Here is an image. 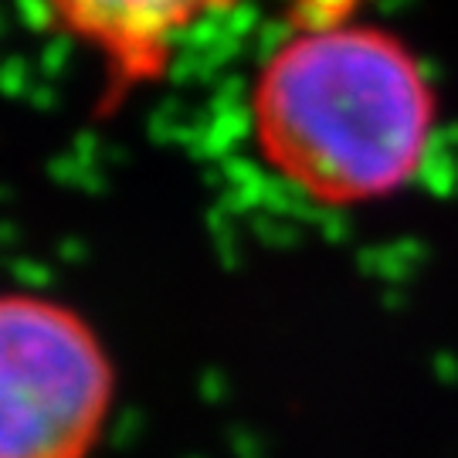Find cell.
<instances>
[{
	"label": "cell",
	"mask_w": 458,
	"mask_h": 458,
	"mask_svg": "<svg viewBox=\"0 0 458 458\" xmlns=\"http://www.w3.org/2000/svg\"><path fill=\"white\" fill-rule=\"evenodd\" d=\"M109 408V363L48 299L0 293V458H82Z\"/></svg>",
	"instance_id": "2"
},
{
	"label": "cell",
	"mask_w": 458,
	"mask_h": 458,
	"mask_svg": "<svg viewBox=\"0 0 458 458\" xmlns=\"http://www.w3.org/2000/svg\"><path fill=\"white\" fill-rule=\"evenodd\" d=\"M55 24L123 82L164 75L191 38L245 0H41Z\"/></svg>",
	"instance_id": "3"
},
{
	"label": "cell",
	"mask_w": 458,
	"mask_h": 458,
	"mask_svg": "<svg viewBox=\"0 0 458 458\" xmlns=\"http://www.w3.org/2000/svg\"><path fill=\"white\" fill-rule=\"evenodd\" d=\"M367 0H293L248 96L251 140L285 187L323 208L391 200L421 177L442 102L418 51Z\"/></svg>",
	"instance_id": "1"
}]
</instances>
